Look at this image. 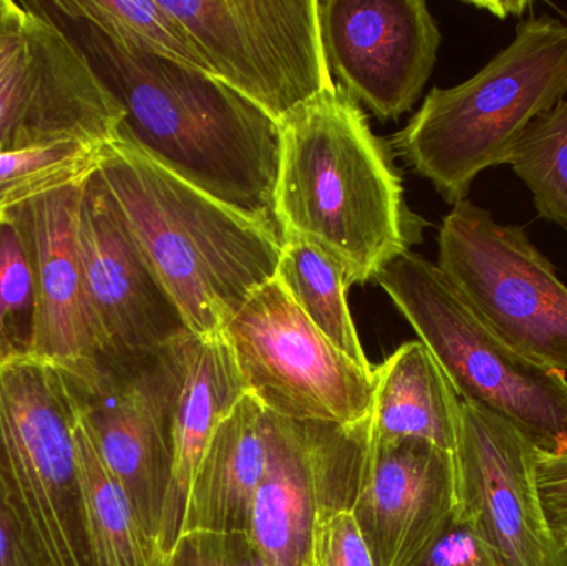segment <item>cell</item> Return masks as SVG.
<instances>
[{
  "label": "cell",
  "mask_w": 567,
  "mask_h": 566,
  "mask_svg": "<svg viewBox=\"0 0 567 566\" xmlns=\"http://www.w3.org/2000/svg\"><path fill=\"white\" fill-rule=\"evenodd\" d=\"M50 13L122 105L118 136L216 202L279 229L278 120L205 70L126 45L83 20Z\"/></svg>",
  "instance_id": "obj_1"
},
{
  "label": "cell",
  "mask_w": 567,
  "mask_h": 566,
  "mask_svg": "<svg viewBox=\"0 0 567 566\" xmlns=\"http://www.w3.org/2000/svg\"><path fill=\"white\" fill-rule=\"evenodd\" d=\"M275 215L282 236L322 249L347 286L367 285L422 243L426 222L409 208L385 140L340 86L281 120Z\"/></svg>",
  "instance_id": "obj_2"
},
{
  "label": "cell",
  "mask_w": 567,
  "mask_h": 566,
  "mask_svg": "<svg viewBox=\"0 0 567 566\" xmlns=\"http://www.w3.org/2000/svg\"><path fill=\"white\" fill-rule=\"evenodd\" d=\"M99 175L192 335H221L281 259V231L216 202L128 140L103 148Z\"/></svg>",
  "instance_id": "obj_3"
},
{
  "label": "cell",
  "mask_w": 567,
  "mask_h": 566,
  "mask_svg": "<svg viewBox=\"0 0 567 566\" xmlns=\"http://www.w3.org/2000/svg\"><path fill=\"white\" fill-rule=\"evenodd\" d=\"M566 95L567 22L549 13L532 16L475 75L430 90L389 146L455 206L468 199L476 176L508 165L526 126Z\"/></svg>",
  "instance_id": "obj_4"
},
{
  "label": "cell",
  "mask_w": 567,
  "mask_h": 566,
  "mask_svg": "<svg viewBox=\"0 0 567 566\" xmlns=\"http://www.w3.org/2000/svg\"><path fill=\"white\" fill-rule=\"evenodd\" d=\"M373 281L392 299L463 401L515 425L543 454L567 452V378L496 338L435 263L409 251Z\"/></svg>",
  "instance_id": "obj_5"
},
{
  "label": "cell",
  "mask_w": 567,
  "mask_h": 566,
  "mask_svg": "<svg viewBox=\"0 0 567 566\" xmlns=\"http://www.w3.org/2000/svg\"><path fill=\"white\" fill-rule=\"evenodd\" d=\"M0 505L32 566H93L73 405L55 366L0 364Z\"/></svg>",
  "instance_id": "obj_6"
},
{
  "label": "cell",
  "mask_w": 567,
  "mask_h": 566,
  "mask_svg": "<svg viewBox=\"0 0 567 566\" xmlns=\"http://www.w3.org/2000/svg\"><path fill=\"white\" fill-rule=\"evenodd\" d=\"M436 266L496 338L566 374L567 286L522 226L463 199L440 226Z\"/></svg>",
  "instance_id": "obj_7"
},
{
  "label": "cell",
  "mask_w": 567,
  "mask_h": 566,
  "mask_svg": "<svg viewBox=\"0 0 567 566\" xmlns=\"http://www.w3.org/2000/svg\"><path fill=\"white\" fill-rule=\"evenodd\" d=\"M223 336L246 392L269 414L343 428L369 421L375 368H362L339 351L278 279L252 292Z\"/></svg>",
  "instance_id": "obj_8"
},
{
  "label": "cell",
  "mask_w": 567,
  "mask_h": 566,
  "mask_svg": "<svg viewBox=\"0 0 567 566\" xmlns=\"http://www.w3.org/2000/svg\"><path fill=\"white\" fill-rule=\"evenodd\" d=\"M189 336L130 361L55 366L103 462L156 545L172 478L173 419Z\"/></svg>",
  "instance_id": "obj_9"
},
{
  "label": "cell",
  "mask_w": 567,
  "mask_h": 566,
  "mask_svg": "<svg viewBox=\"0 0 567 566\" xmlns=\"http://www.w3.org/2000/svg\"><path fill=\"white\" fill-rule=\"evenodd\" d=\"M186 27L208 72L272 119L336 89L319 0H162Z\"/></svg>",
  "instance_id": "obj_10"
},
{
  "label": "cell",
  "mask_w": 567,
  "mask_h": 566,
  "mask_svg": "<svg viewBox=\"0 0 567 566\" xmlns=\"http://www.w3.org/2000/svg\"><path fill=\"white\" fill-rule=\"evenodd\" d=\"M369 421L297 422L268 412V464L249 537L269 566H312L317 527L352 511L369 449Z\"/></svg>",
  "instance_id": "obj_11"
},
{
  "label": "cell",
  "mask_w": 567,
  "mask_h": 566,
  "mask_svg": "<svg viewBox=\"0 0 567 566\" xmlns=\"http://www.w3.org/2000/svg\"><path fill=\"white\" fill-rule=\"evenodd\" d=\"M76 246L96 346L95 364L142 358L192 335L99 169L83 185Z\"/></svg>",
  "instance_id": "obj_12"
},
{
  "label": "cell",
  "mask_w": 567,
  "mask_h": 566,
  "mask_svg": "<svg viewBox=\"0 0 567 566\" xmlns=\"http://www.w3.org/2000/svg\"><path fill=\"white\" fill-rule=\"evenodd\" d=\"M29 3L25 50L0 82V153L105 148L118 138L122 105L43 2Z\"/></svg>",
  "instance_id": "obj_13"
},
{
  "label": "cell",
  "mask_w": 567,
  "mask_h": 566,
  "mask_svg": "<svg viewBox=\"0 0 567 566\" xmlns=\"http://www.w3.org/2000/svg\"><path fill=\"white\" fill-rule=\"evenodd\" d=\"M539 454L515 425L462 399L453 452L456 514L485 538L503 566H567V548L549 527L539 497Z\"/></svg>",
  "instance_id": "obj_14"
},
{
  "label": "cell",
  "mask_w": 567,
  "mask_h": 566,
  "mask_svg": "<svg viewBox=\"0 0 567 566\" xmlns=\"http://www.w3.org/2000/svg\"><path fill=\"white\" fill-rule=\"evenodd\" d=\"M319 22L337 86L382 122L413 109L442 45L425 0H319Z\"/></svg>",
  "instance_id": "obj_15"
},
{
  "label": "cell",
  "mask_w": 567,
  "mask_h": 566,
  "mask_svg": "<svg viewBox=\"0 0 567 566\" xmlns=\"http://www.w3.org/2000/svg\"><path fill=\"white\" fill-rule=\"evenodd\" d=\"M458 504L455 457L429 442H370L352 514L375 566H409Z\"/></svg>",
  "instance_id": "obj_16"
},
{
  "label": "cell",
  "mask_w": 567,
  "mask_h": 566,
  "mask_svg": "<svg viewBox=\"0 0 567 566\" xmlns=\"http://www.w3.org/2000/svg\"><path fill=\"white\" fill-rule=\"evenodd\" d=\"M85 182L47 193L12 212L32 268V356L60 369L86 368L96 362L76 246V216Z\"/></svg>",
  "instance_id": "obj_17"
},
{
  "label": "cell",
  "mask_w": 567,
  "mask_h": 566,
  "mask_svg": "<svg viewBox=\"0 0 567 566\" xmlns=\"http://www.w3.org/2000/svg\"><path fill=\"white\" fill-rule=\"evenodd\" d=\"M246 394L225 336H189L182 389L173 419L172 478L159 531V554L178 542L196 469L223 419Z\"/></svg>",
  "instance_id": "obj_18"
},
{
  "label": "cell",
  "mask_w": 567,
  "mask_h": 566,
  "mask_svg": "<svg viewBox=\"0 0 567 566\" xmlns=\"http://www.w3.org/2000/svg\"><path fill=\"white\" fill-rule=\"evenodd\" d=\"M268 464V411L246 392L223 419L196 469L183 531L248 532Z\"/></svg>",
  "instance_id": "obj_19"
},
{
  "label": "cell",
  "mask_w": 567,
  "mask_h": 566,
  "mask_svg": "<svg viewBox=\"0 0 567 566\" xmlns=\"http://www.w3.org/2000/svg\"><path fill=\"white\" fill-rule=\"evenodd\" d=\"M462 399L422 341H409L375 368L370 442H429L455 452Z\"/></svg>",
  "instance_id": "obj_20"
},
{
  "label": "cell",
  "mask_w": 567,
  "mask_h": 566,
  "mask_svg": "<svg viewBox=\"0 0 567 566\" xmlns=\"http://www.w3.org/2000/svg\"><path fill=\"white\" fill-rule=\"evenodd\" d=\"M72 405L83 522L93 566L158 565V545L143 528L128 495L103 462L73 401Z\"/></svg>",
  "instance_id": "obj_21"
},
{
  "label": "cell",
  "mask_w": 567,
  "mask_h": 566,
  "mask_svg": "<svg viewBox=\"0 0 567 566\" xmlns=\"http://www.w3.org/2000/svg\"><path fill=\"white\" fill-rule=\"evenodd\" d=\"M276 279L306 318L343 354L362 368L372 369L357 335L340 266L312 243L282 236Z\"/></svg>",
  "instance_id": "obj_22"
},
{
  "label": "cell",
  "mask_w": 567,
  "mask_h": 566,
  "mask_svg": "<svg viewBox=\"0 0 567 566\" xmlns=\"http://www.w3.org/2000/svg\"><path fill=\"white\" fill-rule=\"evenodd\" d=\"M43 3L50 12L83 20L126 45L208 72L192 33L163 7L162 0H52Z\"/></svg>",
  "instance_id": "obj_23"
},
{
  "label": "cell",
  "mask_w": 567,
  "mask_h": 566,
  "mask_svg": "<svg viewBox=\"0 0 567 566\" xmlns=\"http://www.w3.org/2000/svg\"><path fill=\"white\" fill-rule=\"evenodd\" d=\"M508 165L532 192L539 218L567 229L566 99L526 126Z\"/></svg>",
  "instance_id": "obj_24"
},
{
  "label": "cell",
  "mask_w": 567,
  "mask_h": 566,
  "mask_svg": "<svg viewBox=\"0 0 567 566\" xmlns=\"http://www.w3.org/2000/svg\"><path fill=\"white\" fill-rule=\"evenodd\" d=\"M102 158L103 148L76 143L0 153V219L47 193L85 182Z\"/></svg>",
  "instance_id": "obj_25"
},
{
  "label": "cell",
  "mask_w": 567,
  "mask_h": 566,
  "mask_svg": "<svg viewBox=\"0 0 567 566\" xmlns=\"http://www.w3.org/2000/svg\"><path fill=\"white\" fill-rule=\"evenodd\" d=\"M35 295L25 239L10 213L0 219V364L32 356Z\"/></svg>",
  "instance_id": "obj_26"
},
{
  "label": "cell",
  "mask_w": 567,
  "mask_h": 566,
  "mask_svg": "<svg viewBox=\"0 0 567 566\" xmlns=\"http://www.w3.org/2000/svg\"><path fill=\"white\" fill-rule=\"evenodd\" d=\"M156 566H269L248 532L192 531L179 535Z\"/></svg>",
  "instance_id": "obj_27"
},
{
  "label": "cell",
  "mask_w": 567,
  "mask_h": 566,
  "mask_svg": "<svg viewBox=\"0 0 567 566\" xmlns=\"http://www.w3.org/2000/svg\"><path fill=\"white\" fill-rule=\"evenodd\" d=\"M409 566H503L496 552L462 515L453 512L442 531Z\"/></svg>",
  "instance_id": "obj_28"
},
{
  "label": "cell",
  "mask_w": 567,
  "mask_h": 566,
  "mask_svg": "<svg viewBox=\"0 0 567 566\" xmlns=\"http://www.w3.org/2000/svg\"><path fill=\"white\" fill-rule=\"evenodd\" d=\"M312 566H375L352 511L329 515L317 527Z\"/></svg>",
  "instance_id": "obj_29"
},
{
  "label": "cell",
  "mask_w": 567,
  "mask_h": 566,
  "mask_svg": "<svg viewBox=\"0 0 567 566\" xmlns=\"http://www.w3.org/2000/svg\"><path fill=\"white\" fill-rule=\"evenodd\" d=\"M536 481L549 527L567 548V452H542L536 465Z\"/></svg>",
  "instance_id": "obj_30"
},
{
  "label": "cell",
  "mask_w": 567,
  "mask_h": 566,
  "mask_svg": "<svg viewBox=\"0 0 567 566\" xmlns=\"http://www.w3.org/2000/svg\"><path fill=\"white\" fill-rule=\"evenodd\" d=\"M29 29L30 3L0 0V82L23 55Z\"/></svg>",
  "instance_id": "obj_31"
},
{
  "label": "cell",
  "mask_w": 567,
  "mask_h": 566,
  "mask_svg": "<svg viewBox=\"0 0 567 566\" xmlns=\"http://www.w3.org/2000/svg\"><path fill=\"white\" fill-rule=\"evenodd\" d=\"M0 566H32L23 555L16 534L0 505Z\"/></svg>",
  "instance_id": "obj_32"
}]
</instances>
